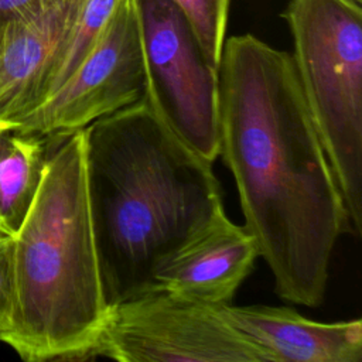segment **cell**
<instances>
[{"label":"cell","mask_w":362,"mask_h":362,"mask_svg":"<svg viewBox=\"0 0 362 362\" xmlns=\"http://www.w3.org/2000/svg\"><path fill=\"white\" fill-rule=\"evenodd\" d=\"M219 156L274 293L324 301L348 212L308 112L293 57L252 34L226 37L218 68Z\"/></svg>","instance_id":"6da1fadb"},{"label":"cell","mask_w":362,"mask_h":362,"mask_svg":"<svg viewBox=\"0 0 362 362\" xmlns=\"http://www.w3.org/2000/svg\"><path fill=\"white\" fill-rule=\"evenodd\" d=\"M89 208L110 307L148 291L157 266L221 205L214 163L143 96L83 129Z\"/></svg>","instance_id":"7a4b0ae2"},{"label":"cell","mask_w":362,"mask_h":362,"mask_svg":"<svg viewBox=\"0 0 362 362\" xmlns=\"http://www.w3.org/2000/svg\"><path fill=\"white\" fill-rule=\"evenodd\" d=\"M37 197L14 238V304L0 341L21 359L93 354L105 298L86 187L83 129L49 139Z\"/></svg>","instance_id":"3957f363"},{"label":"cell","mask_w":362,"mask_h":362,"mask_svg":"<svg viewBox=\"0 0 362 362\" xmlns=\"http://www.w3.org/2000/svg\"><path fill=\"white\" fill-rule=\"evenodd\" d=\"M361 4L290 0L284 11L298 82L355 236L362 232Z\"/></svg>","instance_id":"277c9868"},{"label":"cell","mask_w":362,"mask_h":362,"mask_svg":"<svg viewBox=\"0 0 362 362\" xmlns=\"http://www.w3.org/2000/svg\"><path fill=\"white\" fill-rule=\"evenodd\" d=\"M219 307L163 290L130 297L109 308L92 355L120 362H270Z\"/></svg>","instance_id":"5b68a950"},{"label":"cell","mask_w":362,"mask_h":362,"mask_svg":"<svg viewBox=\"0 0 362 362\" xmlns=\"http://www.w3.org/2000/svg\"><path fill=\"white\" fill-rule=\"evenodd\" d=\"M144 98L170 130L209 163L219 156V76L171 0H136Z\"/></svg>","instance_id":"8992f818"},{"label":"cell","mask_w":362,"mask_h":362,"mask_svg":"<svg viewBox=\"0 0 362 362\" xmlns=\"http://www.w3.org/2000/svg\"><path fill=\"white\" fill-rule=\"evenodd\" d=\"M146 93V66L136 0H120L106 28L62 85L13 130L65 137L124 109Z\"/></svg>","instance_id":"52a82bcc"},{"label":"cell","mask_w":362,"mask_h":362,"mask_svg":"<svg viewBox=\"0 0 362 362\" xmlns=\"http://www.w3.org/2000/svg\"><path fill=\"white\" fill-rule=\"evenodd\" d=\"M257 257L252 233L232 222L221 205L157 266L150 290L218 307L232 304Z\"/></svg>","instance_id":"ba28073f"},{"label":"cell","mask_w":362,"mask_h":362,"mask_svg":"<svg viewBox=\"0 0 362 362\" xmlns=\"http://www.w3.org/2000/svg\"><path fill=\"white\" fill-rule=\"evenodd\" d=\"M82 1L61 0L0 31V129L13 130L42 102Z\"/></svg>","instance_id":"9c48e42d"},{"label":"cell","mask_w":362,"mask_h":362,"mask_svg":"<svg viewBox=\"0 0 362 362\" xmlns=\"http://www.w3.org/2000/svg\"><path fill=\"white\" fill-rule=\"evenodd\" d=\"M222 315L270 362H359L362 321L320 322L288 307L221 305Z\"/></svg>","instance_id":"30bf717a"},{"label":"cell","mask_w":362,"mask_h":362,"mask_svg":"<svg viewBox=\"0 0 362 362\" xmlns=\"http://www.w3.org/2000/svg\"><path fill=\"white\" fill-rule=\"evenodd\" d=\"M51 140L10 130L0 158V232L14 236L42 181Z\"/></svg>","instance_id":"8fae6325"},{"label":"cell","mask_w":362,"mask_h":362,"mask_svg":"<svg viewBox=\"0 0 362 362\" xmlns=\"http://www.w3.org/2000/svg\"><path fill=\"white\" fill-rule=\"evenodd\" d=\"M120 0H83L68 40L51 72L45 100L75 71L113 17Z\"/></svg>","instance_id":"7c38bea8"},{"label":"cell","mask_w":362,"mask_h":362,"mask_svg":"<svg viewBox=\"0 0 362 362\" xmlns=\"http://www.w3.org/2000/svg\"><path fill=\"white\" fill-rule=\"evenodd\" d=\"M188 21L205 58L219 68L230 0H171Z\"/></svg>","instance_id":"4fadbf2b"},{"label":"cell","mask_w":362,"mask_h":362,"mask_svg":"<svg viewBox=\"0 0 362 362\" xmlns=\"http://www.w3.org/2000/svg\"><path fill=\"white\" fill-rule=\"evenodd\" d=\"M14 304V238L0 232V332L7 328Z\"/></svg>","instance_id":"5bb4252c"},{"label":"cell","mask_w":362,"mask_h":362,"mask_svg":"<svg viewBox=\"0 0 362 362\" xmlns=\"http://www.w3.org/2000/svg\"><path fill=\"white\" fill-rule=\"evenodd\" d=\"M61 0H0V31L10 23L34 16Z\"/></svg>","instance_id":"9a60e30c"},{"label":"cell","mask_w":362,"mask_h":362,"mask_svg":"<svg viewBox=\"0 0 362 362\" xmlns=\"http://www.w3.org/2000/svg\"><path fill=\"white\" fill-rule=\"evenodd\" d=\"M8 133H10V130L0 129V158H1V153H3V148H4V144H6Z\"/></svg>","instance_id":"2e32d148"},{"label":"cell","mask_w":362,"mask_h":362,"mask_svg":"<svg viewBox=\"0 0 362 362\" xmlns=\"http://www.w3.org/2000/svg\"><path fill=\"white\" fill-rule=\"evenodd\" d=\"M356 1H359V3H362V0H356Z\"/></svg>","instance_id":"e0dca14e"}]
</instances>
